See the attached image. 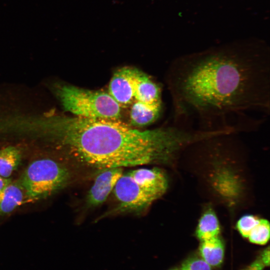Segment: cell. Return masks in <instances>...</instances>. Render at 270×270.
Segmentation results:
<instances>
[{
	"mask_svg": "<svg viewBox=\"0 0 270 270\" xmlns=\"http://www.w3.org/2000/svg\"><path fill=\"white\" fill-rule=\"evenodd\" d=\"M265 266L260 257L242 270H263Z\"/></svg>",
	"mask_w": 270,
	"mask_h": 270,
	"instance_id": "cell-18",
	"label": "cell"
},
{
	"mask_svg": "<svg viewBox=\"0 0 270 270\" xmlns=\"http://www.w3.org/2000/svg\"><path fill=\"white\" fill-rule=\"evenodd\" d=\"M199 250L201 258L210 266H218L222 262L224 247L220 236L200 242Z\"/></svg>",
	"mask_w": 270,
	"mask_h": 270,
	"instance_id": "cell-12",
	"label": "cell"
},
{
	"mask_svg": "<svg viewBox=\"0 0 270 270\" xmlns=\"http://www.w3.org/2000/svg\"><path fill=\"white\" fill-rule=\"evenodd\" d=\"M247 238L253 244L263 245L270 238V223L268 220L260 218L259 222L250 232Z\"/></svg>",
	"mask_w": 270,
	"mask_h": 270,
	"instance_id": "cell-15",
	"label": "cell"
},
{
	"mask_svg": "<svg viewBox=\"0 0 270 270\" xmlns=\"http://www.w3.org/2000/svg\"><path fill=\"white\" fill-rule=\"evenodd\" d=\"M162 108L136 100L130 112L131 124L134 126H143L152 123L159 116Z\"/></svg>",
	"mask_w": 270,
	"mask_h": 270,
	"instance_id": "cell-13",
	"label": "cell"
},
{
	"mask_svg": "<svg viewBox=\"0 0 270 270\" xmlns=\"http://www.w3.org/2000/svg\"><path fill=\"white\" fill-rule=\"evenodd\" d=\"M117 205L110 214H139L145 211L156 200L132 178L129 172H123L112 191Z\"/></svg>",
	"mask_w": 270,
	"mask_h": 270,
	"instance_id": "cell-5",
	"label": "cell"
},
{
	"mask_svg": "<svg viewBox=\"0 0 270 270\" xmlns=\"http://www.w3.org/2000/svg\"><path fill=\"white\" fill-rule=\"evenodd\" d=\"M28 198L20 181H10L0 195V214L12 212Z\"/></svg>",
	"mask_w": 270,
	"mask_h": 270,
	"instance_id": "cell-10",
	"label": "cell"
},
{
	"mask_svg": "<svg viewBox=\"0 0 270 270\" xmlns=\"http://www.w3.org/2000/svg\"><path fill=\"white\" fill-rule=\"evenodd\" d=\"M21 160L19 150L14 146L0 150V176L8 178L16 169Z\"/></svg>",
	"mask_w": 270,
	"mask_h": 270,
	"instance_id": "cell-14",
	"label": "cell"
},
{
	"mask_svg": "<svg viewBox=\"0 0 270 270\" xmlns=\"http://www.w3.org/2000/svg\"><path fill=\"white\" fill-rule=\"evenodd\" d=\"M134 98L151 106H162L161 90L159 86L144 72L135 68Z\"/></svg>",
	"mask_w": 270,
	"mask_h": 270,
	"instance_id": "cell-9",
	"label": "cell"
},
{
	"mask_svg": "<svg viewBox=\"0 0 270 270\" xmlns=\"http://www.w3.org/2000/svg\"><path fill=\"white\" fill-rule=\"evenodd\" d=\"M174 124L204 132L254 130L270 112V57L232 44L178 58L168 78Z\"/></svg>",
	"mask_w": 270,
	"mask_h": 270,
	"instance_id": "cell-1",
	"label": "cell"
},
{
	"mask_svg": "<svg viewBox=\"0 0 270 270\" xmlns=\"http://www.w3.org/2000/svg\"><path fill=\"white\" fill-rule=\"evenodd\" d=\"M220 228L217 216L210 206L206 208L198 221L196 236L200 242L220 236Z\"/></svg>",
	"mask_w": 270,
	"mask_h": 270,
	"instance_id": "cell-11",
	"label": "cell"
},
{
	"mask_svg": "<svg viewBox=\"0 0 270 270\" xmlns=\"http://www.w3.org/2000/svg\"><path fill=\"white\" fill-rule=\"evenodd\" d=\"M202 258L193 256L188 258L182 264L180 270H212Z\"/></svg>",
	"mask_w": 270,
	"mask_h": 270,
	"instance_id": "cell-17",
	"label": "cell"
},
{
	"mask_svg": "<svg viewBox=\"0 0 270 270\" xmlns=\"http://www.w3.org/2000/svg\"><path fill=\"white\" fill-rule=\"evenodd\" d=\"M135 68L124 67L114 72L108 86V94L121 106L130 104L134 98Z\"/></svg>",
	"mask_w": 270,
	"mask_h": 270,
	"instance_id": "cell-7",
	"label": "cell"
},
{
	"mask_svg": "<svg viewBox=\"0 0 270 270\" xmlns=\"http://www.w3.org/2000/svg\"><path fill=\"white\" fill-rule=\"evenodd\" d=\"M132 178L156 200L166 192L168 181L162 170L158 168H139L128 172Z\"/></svg>",
	"mask_w": 270,
	"mask_h": 270,
	"instance_id": "cell-8",
	"label": "cell"
},
{
	"mask_svg": "<svg viewBox=\"0 0 270 270\" xmlns=\"http://www.w3.org/2000/svg\"><path fill=\"white\" fill-rule=\"evenodd\" d=\"M70 179L66 168L52 160L44 158L30 163L20 182L28 199L35 200L50 196L66 186Z\"/></svg>",
	"mask_w": 270,
	"mask_h": 270,
	"instance_id": "cell-4",
	"label": "cell"
},
{
	"mask_svg": "<svg viewBox=\"0 0 270 270\" xmlns=\"http://www.w3.org/2000/svg\"><path fill=\"white\" fill-rule=\"evenodd\" d=\"M123 173L122 168H106L98 170L94 183L88 192L86 204L95 207L103 204L113 191Z\"/></svg>",
	"mask_w": 270,
	"mask_h": 270,
	"instance_id": "cell-6",
	"label": "cell"
},
{
	"mask_svg": "<svg viewBox=\"0 0 270 270\" xmlns=\"http://www.w3.org/2000/svg\"><path fill=\"white\" fill-rule=\"evenodd\" d=\"M32 133L50 136L82 168L174 164L198 138L196 132L177 124L151 130L131 128L118 120L61 116H34Z\"/></svg>",
	"mask_w": 270,
	"mask_h": 270,
	"instance_id": "cell-2",
	"label": "cell"
},
{
	"mask_svg": "<svg viewBox=\"0 0 270 270\" xmlns=\"http://www.w3.org/2000/svg\"><path fill=\"white\" fill-rule=\"evenodd\" d=\"M56 94L64 108L76 116L112 120L120 117V106L108 92L62 85L57 88Z\"/></svg>",
	"mask_w": 270,
	"mask_h": 270,
	"instance_id": "cell-3",
	"label": "cell"
},
{
	"mask_svg": "<svg viewBox=\"0 0 270 270\" xmlns=\"http://www.w3.org/2000/svg\"><path fill=\"white\" fill-rule=\"evenodd\" d=\"M169 270H180V269L176 268H172V269Z\"/></svg>",
	"mask_w": 270,
	"mask_h": 270,
	"instance_id": "cell-21",
	"label": "cell"
},
{
	"mask_svg": "<svg viewBox=\"0 0 270 270\" xmlns=\"http://www.w3.org/2000/svg\"><path fill=\"white\" fill-rule=\"evenodd\" d=\"M265 266L270 264V248L269 246L264 249L259 256Z\"/></svg>",
	"mask_w": 270,
	"mask_h": 270,
	"instance_id": "cell-19",
	"label": "cell"
},
{
	"mask_svg": "<svg viewBox=\"0 0 270 270\" xmlns=\"http://www.w3.org/2000/svg\"><path fill=\"white\" fill-rule=\"evenodd\" d=\"M10 181L8 178H4L0 176V195Z\"/></svg>",
	"mask_w": 270,
	"mask_h": 270,
	"instance_id": "cell-20",
	"label": "cell"
},
{
	"mask_svg": "<svg viewBox=\"0 0 270 270\" xmlns=\"http://www.w3.org/2000/svg\"><path fill=\"white\" fill-rule=\"evenodd\" d=\"M260 218L252 214L240 217L236 224V228L244 238H247L250 232L259 222Z\"/></svg>",
	"mask_w": 270,
	"mask_h": 270,
	"instance_id": "cell-16",
	"label": "cell"
}]
</instances>
